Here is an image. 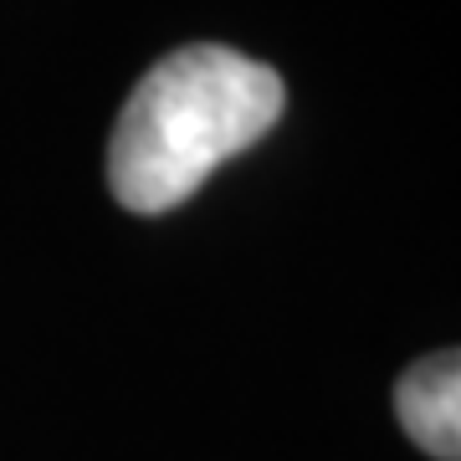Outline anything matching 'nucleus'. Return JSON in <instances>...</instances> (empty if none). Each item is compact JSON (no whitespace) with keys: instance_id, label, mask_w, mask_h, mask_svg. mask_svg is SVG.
Segmentation results:
<instances>
[{"instance_id":"f03ea898","label":"nucleus","mask_w":461,"mask_h":461,"mask_svg":"<svg viewBox=\"0 0 461 461\" xmlns=\"http://www.w3.org/2000/svg\"><path fill=\"white\" fill-rule=\"evenodd\" d=\"M395 415L426 456L461 461V359L456 348L411 364L395 384Z\"/></svg>"},{"instance_id":"f257e3e1","label":"nucleus","mask_w":461,"mask_h":461,"mask_svg":"<svg viewBox=\"0 0 461 461\" xmlns=\"http://www.w3.org/2000/svg\"><path fill=\"white\" fill-rule=\"evenodd\" d=\"M287 87L267 62L236 47L195 41L159 57L108 139V190L133 215H165L215 169L277 129Z\"/></svg>"}]
</instances>
